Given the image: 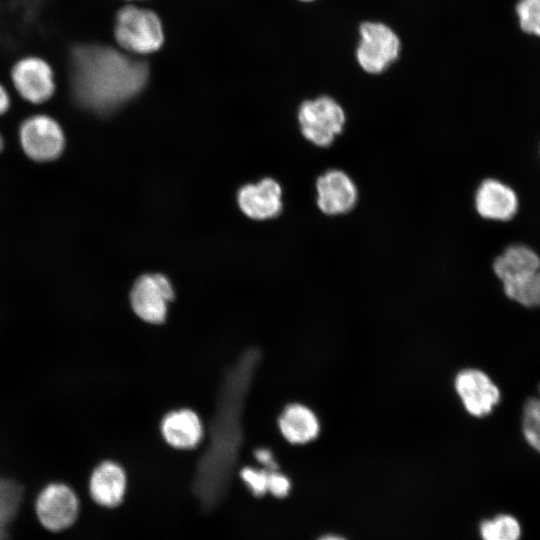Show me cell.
Returning <instances> with one entry per match:
<instances>
[{
	"instance_id": "22",
	"label": "cell",
	"mask_w": 540,
	"mask_h": 540,
	"mask_svg": "<svg viewBox=\"0 0 540 540\" xmlns=\"http://www.w3.org/2000/svg\"><path fill=\"white\" fill-rule=\"evenodd\" d=\"M268 469H256L253 467H244L240 476L252 494L257 497L268 493Z\"/></svg>"
},
{
	"instance_id": "3",
	"label": "cell",
	"mask_w": 540,
	"mask_h": 540,
	"mask_svg": "<svg viewBox=\"0 0 540 540\" xmlns=\"http://www.w3.org/2000/svg\"><path fill=\"white\" fill-rule=\"evenodd\" d=\"M298 121L307 140L317 146L327 147L342 132L345 113L333 98L321 96L301 104Z\"/></svg>"
},
{
	"instance_id": "9",
	"label": "cell",
	"mask_w": 540,
	"mask_h": 540,
	"mask_svg": "<svg viewBox=\"0 0 540 540\" xmlns=\"http://www.w3.org/2000/svg\"><path fill=\"white\" fill-rule=\"evenodd\" d=\"M474 204L477 213L484 219L506 222L513 219L519 210L516 191L505 182L487 178L478 186Z\"/></svg>"
},
{
	"instance_id": "6",
	"label": "cell",
	"mask_w": 540,
	"mask_h": 540,
	"mask_svg": "<svg viewBox=\"0 0 540 540\" xmlns=\"http://www.w3.org/2000/svg\"><path fill=\"white\" fill-rule=\"evenodd\" d=\"M35 511L39 522L52 532L71 527L80 512V502L72 488L63 483H51L38 494Z\"/></svg>"
},
{
	"instance_id": "16",
	"label": "cell",
	"mask_w": 540,
	"mask_h": 540,
	"mask_svg": "<svg viewBox=\"0 0 540 540\" xmlns=\"http://www.w3.org/2000/svg\"><path fill=\"white\" fill-rule=\"evenodd\" d=\"M161 432L165 441L180 449L195 447L203 435L198 415L190 409L168 413L161 422Z\"/></svg>"
},
{
	"instance_id": "2",
	"label": "cell",
	"mask_w": 540,
	"mask_h": 540,
	"mask_svg": "<svg viewBox=\"0 0 540 540\" xmlns=\"http://www.w3.org/2000/svg\"><path fill=\"white\" fill-rule=\"evenodd\" d=\"M115 37L120 46L136 53H150L163 43L159 18L149 10L125 6L117 14Z\"/></svg>"
},
{
	"instance_id": "15",
	"label": "cell",
	"mask_w": 540,
	"mask_h": 540,
	"mask_svg": "<svg viewBox=\"0 0 540 540\" xmlns=\"http://www.w3.org/2000/svg\"><path fill=\"white\" fill-rule=\"evenodd\" d=\"M539 269V254L522 243L507 246L493 262V271L502 285L516 282Z\"/></svg>"
},
{
	"instance_id": "14",
	"label": "cell",
	"mask_w": 540,
	"mask_h": 540,
	"mask_svg": "<svg viewBox=\"0 0 540 540\" xmlns=\"http://www.w3.org/2000/svg\"><path fill=\"white\" fill-rule=\"evenodd\" d=\"M127 476L124 469L113 461L100 463L89 480V493L93 501L105 508L119 506L126 494Z\"/></svg>"
},
{
	"instance_id": "12",
	"label": "cell",
	"mask_w": 540,
	"mask_h": 540,
	"mask_svg": "<svg viewBox=\"0 0 540 540\" xmlns=\"http://www.w3.org/2000/svg\"><path fill=\"white\" fill-rule=\"evenodd\" d=\"M282 190L278 182L265 178L257 184L243 186L237 201L242 212L256 220L276 217L282 209Z\"/></svg>"
},
{
	"instance_id": "8",
	"label": "cell",
	"mask_w": 540,
	"mask_h": 540,
	"mask_svg": "<svg viewBox=\"0 0 540 540\" xmlns=\"http://www.w3.org/2000/svg\"><path fill=\"white\" fill-rule=\"evenodd\" d=\"M24 152L33 160L44 162L56 159L64 148V134L59 124L46 115L26 119L19 131Z\"/></svg>"
},
{
	"instance_id": "21",
	"label": "cell",
	"mask_w": 540,
	"mask_h": 540,
	"mask_svg": "<svg viewBox=\"0 0 540 540\" xmlns=\"http://www.w3.org/2000/svg\"><path fill=\"white\" fill-rule=\"evenodd\" d=\"M515 12L521 30L540 37V0H518Z\"/></svg>"
},
{
	"instance_id": "1",
	"label": "cell",
	"mask_w": 540,
	"mask_h": 540,
	"mask_svg": "<svg viewBox=\"0 0 540 540\" xmlns=\"http://www.w3.org/2000/svg\"><path fill=\"white\" fill-rule=\"evenodd\" d=\"M148 66L117 50L80 45L71 54V83L75 98L84 107L111 112L138 94L148 79Z\"/></svg>"
},
{
	"instance_id": "5",
	"label": "cell",
	"mask_w": 540,
	"mask_h": 540,
	"mask_svg": "<svg viewBox=\"0 0 540 540\" xmlns=\"http://www.w3.org/2000/svg\"><path fill=\"white\" fill-rule=\"evenodd\" d=\"M360 38L356 57L366 72L380 73L397 59L400 40L387 25L364 22L360 26Z\"/></svg>"
},
{
	"instance_id": "20",
	"label": "cell",
	"mask_w": 540,
	"mask_h": 540,
	"mask_svg": "<svg viewBox=\"0 0 540 540\" xmlns=\"http://www.w3.org/2000/svg\"><path fill=\"white\" fill-rule=\"evenodd\" d=\"M521 429L527 444L540 454V397L526 400L522 410Z\"/></svg>"
},
{
	"instance_id": "18",
	"label": "cell",
	"mask_w": 540,
	"mask_h": 540,
	"mask_svg": "<svg viewBox=\"0 0 540 540\" xmlns=\"http://www.w3.org/2000/svg\"><path fill=\"white\" fill-rule=\"evenodd\" d=\"M479 534L481 540H520L522 528L516 517L500 513L482 520L479 525Z\"/></svg>"
},
{
	"instance_id": "7",
	"label": "cell",
	"mask_w": 540,
	"mask_h": 540,
	"mask_svg": "<svg viewBox=\"0 0 540 540\" xmlns=\"http://www.w3.org/2000/svg\"><path fill=\"white\" fill-rule=\"evenodd\" d=\"M174 298L173 287L163 274H144L133 284L130 303L135 314L151 324L165 321L168 303Z\"/></svg>"
},
{
	"instance_id": "11",
	"label": "cell",
	"mask_w": 540,
	"mask_h": 540,
	"mask_svg": "<svg viewBox=\"0 0 540 540\" xmlns=\"http://www.w3.org/2000/svg\"><path fill=\"white\" fill-rule=\"evenodd\" d=\"M317 205L327 215L349 212L358 198L352 179L341 170H329L316 181Z\"/></svg>"
},
{
	"instance_id": "27",
	"label": "cell",
	"mask_w": 540,
	"mask_h": 540,
	"mask_svg": "<svg viewBox=\"0 0 540 540\" xmlns=\"http://www.w3.org/2000/svg\"><path fill=\"white\" fill-rule=\"evenodd\" d=\"M3 145H4V142H3L2 136H1V134H0V151H1L2 148H3Z\"/></svg>"
},
{
	"instance_id": "24",
	"label": "cell",
	"mask_w": 540,
	"mask_h": 540,
	"mask_svg": "<svg viewBox=\"0 0 540 540\" xmlns=\"http://www.w3.org/2000/svg\"><path fill=\"white\" fill-rule=\"evenodd\" d=\"M256 460L262 464L265 469L278 470L279 466L274 459L273 453L267 448H258L254 452Z\"/></svg>"
},
{
	"instance_id": "25",
	"label": "cell",
	"mask_w": 540,
	"mask_h": 540,
	"mask_svg": "<svg viewBox=\"0 0 540 540\" xmlns=\"http://www.w3.org/2000/svg\"><path fill=\"white\" fill-rule=\"evenodd\" d=\"M9 107V97L5 89L0 85V114L7 111Z\"/></svg>"
},
{
	"instance_id": "28",
	"label": "cell",
	"mask_w": 540,
	"mask_h": 540,
	"mask_svg": "<svg viewBox=\"0 0 540 540\" xmlns=\"http://www.w3.org/2000/svg\"><path fill=\"white\" fill-rule=\"evenodd\" d=\"M538 391H539V394H540V385H539V387H538Z\"/></svg>"
},
{
	"instance_id": "19",
	"label": "cell",
	"mask_w": 540,
	"mask_h": 540,
	"mask_svg": "<svg viewBox=\"0 0 540 540\" xmlns=\"http://www.w3.org/2000/svg\"><path fill=\"white\" fill-rule=\"evenodd\" d=\"M503 291L512 301L526 307H540V269L510 284H505Z\"/></svg>"
},
{
	"instance_id": "13",
	"label": "cell",
	"mask_w": 540,
	"mask_h": 540,
	"mask_svg": "<svg viewBox=\"0 0 540 540\" xmlns=\"http://www.w3.org/2000/svg\"><path fill=\"white\" fill-rule=\"evenodd\" d=\"M278 428L288 443L306 445L319 437L321 421L311 407L303 403H291L279 415Z\"/></svg>"
},
{
	"instance_id": "4",
	"label": "cell",
	"mask_w": 540,
	"mask_h": 540,
	"mask_svg": "<svg viewBox=\"0 0 540 540\" xmlns=\"http://www.w3.org/2000/svg\"><path fill=\"white\" fill-rule=\"evenodd\" d=\"M453 388L466 413L475 418L489 416L501 401L498 385L479 368L459 370L453 378Z\"/></svg>"
},
{
	"instance_id": "23",
	"label": "cell",
	"mask_w": 540,
	"mask_h": 540,
	"mask_svg": "<svg viewBox=\"0 0 540 540\" xmlns=\"http://www.w3.org/2000/svg\"><path fill=\"white\" fill-rule=\"evenodd\" d=\"M291 487L290 479L279 469L269 470L268 493L276 498H284L290 493Z\"/></svg>"
},
{
	"instance_id": "26",
	"label": "cell",
	"mask_w": 540,
	"mask_h": 540,
	"mask_svg": "<svg viewBox=\"0 0 540 540\" xmlns=\"http://www.w3.org/2000/svg\"><path fill=\"white\" fill-rule=\"evenodd\" d=\"M317 540H347L345 537L338 534H325Z\"/></svg>"
},
{
	"instance_id": "10",
	"label": "cell",
	"mask_w": 540,
	"mask_h": 540,
	"mask_svg": "<svg viewBox=\"0 0 540 540\" xmlns=\"http://www.w3.org/2000/svg\"><path fill=\"white\" fill-rule=\"evenodd\" d=\"M13 83L26 100L42 103L54 93L53 73L44 60L27 57L18 61L11 72Z\"/></svg>"
},
{
	"instance_id": "17",
	"label": "cell",
	"mask_w": 540,
	"mask_h": 540,
	"mask_svg": "<svg viewBox=\"0 0 540 540\" xmlns=\"http://www.w3.org/2000/svg\"><path fill=\"white\" fill-rule=\"evenodd\" d=\"M23 497L22 487L0 477V540H8L10 524L15 519Z\"/></svg>"
}]
</instances>
